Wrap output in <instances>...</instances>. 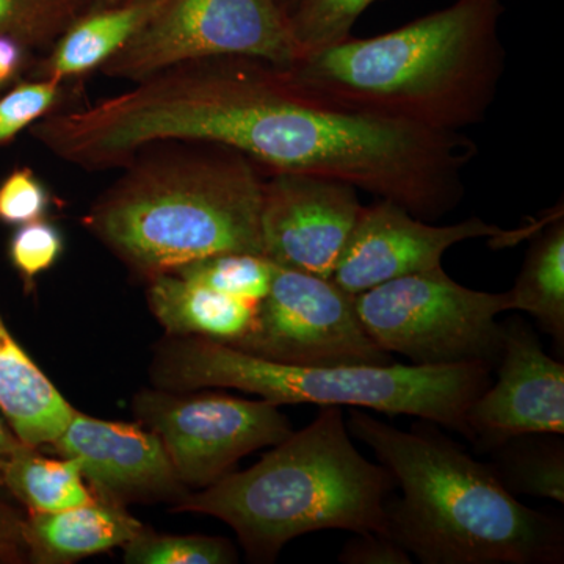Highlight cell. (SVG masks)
I'll use <instances>...</instances> for the list:
<instances>
[{
  "mask_svg": "<svg viewBox=\"0 0 564 564\" xmlns=\"http://www.w3.org/2000/svg\"><path fill=\"white\" fill-rule=\"evenodd\" d=\"M502 0H455L403 28L307 52L282 74L328 109L459 132L485 120L507 69Z\"/></svg>",
  "mask_w": 564,
  "mask_h": 564,
  "instance_id": "1",
  "label": "cell"
},
{
  "mask_svg": "<svg viewBox=\"0 0 564 564\" xmlns=\"http://www.w3.org/2000/svg\"><path fill=\"white\" fill-rule=\"evenodd\" d=\"M350 436L369 445L402 496L386 503L388 536L423 564H562V519L519 502L436 423L410 432L350 410Z\"/></svg>",
  "mask_w": 564,
  "mask_h": 564,
  "instance_id": "2",
  "label": "cell"
},
{
  "mask_svg": "<svg viewBox=\"0 0 564 564\" xmlns=\"http://www.w3.org/2000/svg\"><path fill=\"white\" fill-rule=\"evenodd\" d=\"M96 199L88 229L141 273H170L226 254L263 256L261 170L231 148L141 150Z\"/></svg>",
  "mask_w": 564,
  "mask_h": 564,
  "instance_id": "3",
  "label": "cell"
},
{
  "mask_svg": "<svg viewBox=\"0 0 564 564\" xmlns=\"http://www.w3.org/2000/svg\"><path fill=\"white\" fill-rule=\"evenodd\" d=\"M321 408L261 462L185 496L180 510L221 519L258 560H273L289 541L321 530L388 536L386 503L395 480L351 443L343 408Z\"/></svg>",
  "mask_w": 564,
  "mask_h": 564,
  "instance_id": "4",
  "label": "cell"
},
{
  "mask_svg": "<svg viewBox=\"0 0 564 564\" xmlns=\"http://www.w3.org/2000/svg\"><path fill=\"white\" fill-rule=\"evenodd\" d=\"M484 362L448 366H295L248 355L231 345L192 337L163 350L159 383L173 389L217 386L261 395L267 402L369 408L389 415H414L469 440L466 414L491 384Z\"/></svg>",
  "mask_w": 564,
  "mask_h": 564,
  "instance_id": "5",
  "label": "cell"
},
{
  "mask_svg": "<svg viewBox=\"0 0 564 564\" xmlns=\"http://www.w3.org/2000/svg\"><path fill=\"white\" fill-rule=\"evenodd\" d=\"M356 313L378 347L415 366L484 362L496 369L502 352L500 314L508 292L473 291L444 269L408 274L355 296Z\"/></svg>",
  "mask_w": 564,
  "mask_h": 564,
  "instance_id": "6",
  "label": "cell"
},
{
  "mask_svg": "<svg viewBox=\"0 0 564 564\" xmlns=\"http://www.w3.org/2000/svg\"><path fill=\"white\" fill-rule=\"evenodd\" d=\"M215 57L291 65L302 57L278 0H162L102 73L139 82L181 63Z\"/></svg>",
  "mask_w": 564,
  "mask_h": 564,
  "instance_id": "7",
  "label": "cell"
},
{
  "mask_svg": "<svg viewBox=\"0 0 564 564\" xmlns=\"http://www.w3.org/2000/svg\"><path fill=\"white\" fill-rule=\"evenodd\" d=\"M248 355L295 366H388L356 313L355 295L333 280L274 267L247 336L231 345Z\"/></svg>",
  "mask_w": 564,
  "mask_h": 564,
  "instance_id": "8",
  "label": "cell"
},
{
  "mask_svg": "<svg viewBox=\"0 0 564 564\" xmlns=\"http://www.w3.org/2000/svg\"><path fill=\"white\" fill-rule=\"evenodd\" d=\"M137 413L161 437L182 486H210L242 456L292 433L280 406L221 393L169 397L141 393Z\"/></svg>",
  "mask_w": 564,
  "mask_h": 564,
  "instance_id": "9",
  "label": "cell"
},
{
  "mask_svg": "<svg viewBox=\"0 0 564 564\" xmlns=\"http://www.w3.org/2000/svg\"><path fill=\"white\" fill-rule=\"evenodd\" d=\"M358 188L313 174L276 173L263 181V258L332 280L362 210Z\"/></svg>",
  "mask_w": 564,
  "mask_h": 564,
  "instance_id": "10",
  "label": "cell"
},
{
  "mask_svg": "<svg viewBox=\"0 0 564 564\" xmlns=\"http://www.w3.org/2000/svg\"><path fill=\"white\" fill-rule=\"evenodd\" d=\"M502 325L496 384H489L466 414L467 441L480 454L521 434H564L563 362L544 351L540 337L522 318Z\"/></svg>",
  "mask_w": 564,
  "mask_h": 564,
  "instance_id": "11",
  "label": "cell"
},
{
  "mask_svg": "<svg viewBox=\"0 0 564 564\" xmlns=\"http://www.w3.org/2000/svg\"><path fill=\"white\" fill-rule=\"evenodd\" d=\"M505 232L478 217L429 225L399 204L380 199L362 207L332 280L356 296L397 278L443 269L445 251L454 245L481 237L496 242Z\"/></svg>",
  "mask_w": 564,
  "mask_h": 564,
  "instance_id": "12",
  "label": "cell"
},
{
  "mask_svg": "<svg viewBox=\"0 0 564 564\" xmlns=\"http://www.w3.org/2000/svg\"><path fill=\"white\" fill-rule=\"evenodd\" d=\"M54 445L111 499L181 492L161 437L131 423L99 421L74 411Z\"/></svg>",
  "mask_w": 564,
  "mask_h": 564,
  "instance_id": "13",
  "label": "cell"
},
{
  "mask_svg": "<svg viewBox=\"0 0 564 564\" xmlns=\"http://www.w3.org/2000/svg\"><path fill=\"white\" fill-rule=\"evenodd\" d=\"M144 532L117 500L90 502L55 511L32 513L25 519V549L36 563H69L126 545Z\"/></svg>",
  "mask_w": 564,
  "mask_h": 564,
  "instance_id": "14",
  "label": "cell"
},
{
  "mask_svg": "<svg viewBox=\"0 0 564 564\" xmlns=\"http://www.w3.org/2000/svg\"><path fill=\"white\" fill-rule=\"evenodd\" d=\"M0 413L29 447L54 444L74 410L0 318Z\"/></svg>",
  "mask_w": 564,
  "mask_h": 564,
  "instance_id": "15",
  "label": "cell"
},
{
  "mask_svg": "<svg viewBox=\"0 0 564 564\" xmlns=\"http://www.w3.org/2000/svg\"><path fill=\"white\" fill-rule=\"evenodd\" d=\"M162 0L96 6L77 18L40 63V79L63 84L102 68L150 21Z\"/></svg>",
  "mask_w": 564,
  "mask_h": 564,
  "instance_id": "16",
  "label": "cell"
},
{
  "mask_svg": "<svg viewBox=\"0 0 564 564\" xmlns=\"http://www.w3.org/2000/svg\"><path fill=\"white\" fill-rule=\"evenodd\" d=\"M152 313L173 334L234 345L250 332L258 303L226 295L176 273L151 276Z\"/></svg>",
  "mask_w": 564,
  "mask_h": 564,
  "instance_id": "17",
  "label": "cell"
},
{
  "mask_svg": "<svg viewBox=\"0 0 564 564\" xmlns=\"http://www.w3.org/2000/svg\"><path fill=\"white\" fill-rule=\"evenodd\" d=\"M511 311L532 315L556 348H564V217L556 212L536 237L513 289L508 291Z\"/></svg>",
  "mask_w": 564,
  "mask_h": 564,
  "instance_id": "18",
  "label": "cell"
},
{
  "mask_svg": "<svg viewBox=\"0 0 564 564\" xmlns=\"http://www.w3.org/2000/svg\"><path fill=\"white\" fill-rule=\"evenodd\" d=\"M563 434L530 433L510 437L489 452L492 473L513 496L564 502Z\"/></svg>",
  "mask_w": 564,
  "mask_h": 564,
  "instance_id": "19",
  "label": "cell"
},
{
  "mask_svg": "<svg viewBox=\"0 0 564 564\" xmlns=\"http://www.w3.org/2000/svg\"><path fill=\"white\" fill-rule=\"evenodd\" d=\"M79 466L69 458L50 459L25 447L2 470L0 481L32 513H55L93 500Z\"/></svg>",
  "mask_w": 564,
  "mask_h": 564,
  "instance_id": "20",
  "label": "cell"
},
{
  "mask_svg": "<svg viewBox=\"0 0 564 564\" xmlns=\"http://www.w3.org/2000/svg\"><path fill=\"white\" fill-rule=\"evenodd\" d=\"M98 0H0V35L28 50H51L77 18Z\"/></svg>",
  "mask_w": 564,
  "mask_h": 564,
  "instance_id": "21",
  "label": "cell"
},
{
  "mask_svg": "<svg viewBox=\"0 0 564 564\" xmlns=\"http://www.w3.org/2000/svg\"><path fill=\"white\" fill-rule=\"evenodd\" d=\"M274 263L250 252H226L187 263L172 273L226 295L259 303L272 285Z\"/></svg>",
  "mask_w": 564,
  "mask_h": 564,
  "instance_id": "22",
  "label": "cell"
},
{
  "mask_svg": "<svg viewBox=\"0 0 564 564\" xmlns=\"http://www.w3.org/2000/svg\"><path fill=\"white\" fill-rule=\"evenodd\" d=\"M377 0H295L288 18L302 55L347 40L355 22Z\"/></svg>",
  "mask_w": 564,
  "mask_h": 564,
  "instance_id": "23",
  "label": "cell"
},
{
  "mask_svg": "<svg viewBox=\"0 0 564 564\" xmlns=\"http://www.w3.org/2000/svg\"><path fill=\"white\" fill-rule=\"evenodd\" d=\"M131 564H228L237 562L236 549L221 538L158 536L141 532L124 545Z\"/></svg>",
  "mask_w": 564,
  "mask_h": 564,
  "instance_id": "24",
  "label": "cell"
},
{
  "mask_svg": "<svg viewBox=\"0 0 564 564\" xmlns=\"http://www.w3.org/2000/svg\"><path fill=\"white\" fill-rule=\"evenodd\" d=\"M62 84L50 79L22 82L0 98V147L54 110Z\"/></svg>",
  "mask_w": 564,
  "mask_h": 564,
  "instance_id": "25",
  "label": "cell"
},
{
  "mask_svg": "<svg viewBox=\"0 0 564 564\" xmlns=\"http://www.w3.org/2000/svg\"><path fill=\"white\" fill-rule=\"evenodd\" d=\"M62 251L61 231L43 218L21 225L9 243L11 265L28 284L50 270L61 258Z\"/></svg>",
  "mask_w": 564,
  "mask_h": 564,
  "instance_id": "26",
  "label": "cell"
},
{
  "mask_svg": "<svg viewBox=\"0 0 564 564\" xmlns=\"http://www.w3.org/2000/svg\"><path fill=\"white\" fill-rule=\"evenodd\" d=\"M50 192L29 166L14 169L0 181V223L21 226L41 220L50 207Z\"/></svg>",
  "mask_w": 564,
  "mask_h": 564,
  "instance_id": "27",
  "label": "cell"
},
{
  "mask_svg": "<svg viewBox=\"0 0 564 564\" xmlns=\"http://www.w3.org/2000/svg\"><path fill=\"white\" fill-rule=\"evenodd\" d=\"M344 564H410L406 551L389 536L377 533H356L344 544L337 556Z\"/></svg>",
  "mask_w": 564,
  "mask_h": 564,
  "instance_id": "28",
  "label": "cell"
},
{
  "mask_svg": "<svg viewBox=\"0 0 564 564\" xmlns=\"http://www.w3.org/2000/svg\"><path fill=\"white\" fill-rule=\"evenodd\" d=\"M24 524L25 519L17 510L0 502V562H17L28 554Z\"/></svg>",
  "mask_w": 564,
  "mask_h": 564,
  "instance_id": "29",
  "label": "cell"
},
{
  "mask_svg": "<svg viewBox=\"0 0 564 564\" xmlns=\"http://www.w3.org/2000/svg\"><path fill=\"white\" fill-rule=\"evenodd\" d=\"M28 47L22 46L20 41L11 36L0 35V90L17 79L22 66H24L25 52Z\"/></svg>",
  "mask_w": 564,
  "mask_h": 564,
  "instance_id": "30",
  "label": "cell"
},
{
  "mask_svg": "<svg viewBox=\"0 0 564 564\" xmlns=\"http://www.w3.org/2000/svg\"><path fill=\"white\" fill-rule=\"evenodd\" d=\"M25 447H29V445L22 443L20 437L17 436V433L11 430L9 422H6V417L0 415V470H2L14 456L24 451Z\"/></svg>",
  "mask_w": 564,
  "mask_h": 564,
  "instance_id": "31",
  "label": "cell"
},
{
  "mask_svg": "<svg viewBox=\"0 0 564 564\" xmlns=\"http://www.w3.org/2000/svg\"><path fill=\"white\" fill-rule=\"evenodd\" d=\"M124 2H131V0H98V6H118Z\"/></svg>",
  "mask_w": 564,
  "mask_h": 564,
  "instance_id": "32",
  "label": "cell"
},
{
  "mask_svg": "<svg viewBox=\"0 0 564 564\" xmlns=\"http://www.w3.org/2000/svg\"><path fill=\"white\" fill-rule=\"evenodd\" d=\"M278 2H280L282 10H284L285 13L289 14V11H291L293 3H295V0H278Z\"/></svg>",
  "mask_w": 564,
  "mask_h": 564,
  "instance_id": "33",
  "label": "cell"
}]
</instances>
